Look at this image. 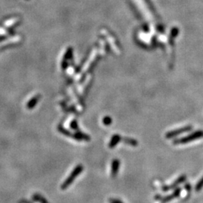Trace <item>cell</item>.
<instances>
[{
  "instance_id": "cell-1",
  "label": "cell",
  "mask_w": 203,
  "mask_h": 203,
  "mask_svg": "<svg viewBox=\"0 0 203 203\" xmlns=\"http://www.w3.org/2000/svg\"><path fill=\"white\" fill-rule=\"evenodd\" d=\"M83 169L84 167L82 165H78V166L72 170V172H71V174H70L69 176L65 179V181L63 183V184L61 185V189H62V190H65V189L68 188V187L73 183L74 180L77 178V177L81 174V172H83Z\"/></svg>"
},
{
  "instance_id": "cell-2",
  "label": "cell",
  "mask_w": 203,
  "mask_h": 203,
  "mask_svg": "<svg viewBox=\"0 0 203 203\" xmlns=\"http://www.w3.org/2000/svg\"><path fill=\"white\" fill-rule=\"evenodd\" d=\"M203 137V131H196L194 133H192L191 135H187V136L184 137V138H182L180 139L176 140L174 141V144H185L187 142H190L192 141H194L196 139H198V138H202Z\"/></svg>"
},
{
  "instance_id": "cell-3",
  "label": "cell",
  "mask_w": 203,
  "mask_h": 203,
  "mask_svg": "<svg viewBox=\"0 0 203 203\" xmlns=\"http://www.w3.org/2000/svg\"><path fill=\"white\" fill-rule=\"evenodd\" d=\"M180 191H181V190H180V188H177L174 192H173V194H171V195L167 196H165V197H162V196H156L155 198H156V199H159V201L162 202V203L169 202L172 201V199H175V198H178V197L180 196Z\"/></svg>"
},
{
  "instance_id": "cell-4",
  "label": "cell",
  "mask_w": 203,
  "mask_h": 203,
  "mask_svg": "<svg viewBox=\"0 0 203 203\" xmlns=\"http://www.w3.org/2000/svg\"><path fill=\"white\" fill-rule=\"evenodd\" d=\"M186 180H187V176H186L185 175H181L180 177H179L177 180H175L172 184H171V185H169V186H165V187H162V191L166 192V191H169V190H172V189L177 188V187H178L180 184L184 183Z\"/></svg>"
},
{
  "instance_id": "cell-5",
  "label": "cell",
  "mask_w": 203,
  "mask_h": 203,
  "mask_svg": "<svg viewBox=\"0 0 203 203\" xmlns=\"http://www.w3.org/2000/svg\"><path fill=\"white\" fill-rule=\"evenodd\" d=\"M191 128H192L191 127H184V128L180 129V130H174V131L169 132H168L167 133V135H166V138H172V137H175L178 135H180V134L182 133V132H186L190 130H191Z\"/></svg>"
},
{
  "instance_id": "cell-6",
  "label": "cell",
  "mask_w": 203,
  "mask_h": 203,
  "mask_svg": "<svg viewBox=\"0 0 203 203\" xmlns=\"http://www.w3.org/2000/svg\"><path fill=\"white\" fill-rule=\"evenodd\" d=\"M119 169H120V160L117 159H114L111 162V176L113 178H115L118 174Z\"/></svg>"
},
{
  "instance_id": "cell-7",
  "label": "cell",
  "mask_w": 203,
  "mask_h": 203,
  "mask_svg": "<svg viewBox=\"0 0 203 203\" xmlns=\"http://www.w3.org/2000/svg\"><path fill=\"white\" fill-rule=\"evenodd\" d=\"M120 140V135H115L112 137L110 143H109V148H114L117 144L119 143V141Z\"/></svg>"
},
{
  "instance_id": "cell-8",
  "label": "cell",
  "mask_w": 203,
  "mask_h": 203,
  "mask_svg": "<svg viewBox=\"0 0 203 203\" xmlns=\"http://www.w3.org/2000/svg\"><path fill=\"white\" fill-rule=\"evenodd\" d=\"M39 96H36V97H34V98H33V99H31V100L29 101V103H28V105H27V108H33L36 105V103H37V102L39 101Z\"/></svg>"
},
{
  "instance_id": "cell-9",
  "label": "cell",
  "mask_w": 203,
  "mask_h": 203,
  "mask_svg": "<svg viewBox=\"0 0 203 203\" xmlns=\"http://www.w3.org/2000/svg\"><path fill=\"white\" fill-rule=\"evenodd\" d=\"M34 199H36V201L39 202L40 203H47V202L46 201V199H44L43 197H41V196L36 195L34 196Z\"/></svg>"
},
{
  "instance_id": "cell-10",
  "label": "cell",
  "mask_w": 203,
  "mask_h": 203,
  "mask_svg": "<svg viewBox=\"0 0 203 203\" xmlns=\"http://www.w3.org/2000/svg\"><path fill=\"white\" fill-rule=\"evenodd\" d=\"M202 187H203V177H202V178L201 180L197 183L196 186V191H199V190H202Z\"/></svg>"
},
{
  "instance_id": "cell-11",
  "label": "cell",
  "mask_w": 203,
  "mask_h": 203,
  "mask_svg": "<svg viewBox=\"0 0 203 203\" xmlns=\"http://www.w3.org/2000/svg\"><path fill=\"white\" fill-rule=\"evenodd\" d=\"M124 141H125L126 143L130 144V145H133V146H135V145H137L136 141H135V140L130 139V138H126V140H124Z\"/></svg>"
},
{
  "instance_id": "cell-12",
  "label": "cell",
  "mask_w": 203,
  "mask_h": 203,
  "mask_svg": "<svg viewBox=\"0 0 203 203\" xmlns=\"http://www.w3.org/2000/svg\"><path fill=\"white\" fill-rule=\"evenodd\" d=\"M111 119L108 117H106L104 119H103V123L106 125H108V124H111Z\"/></svg>"
},
{
  "instance_id": "cell-13",
  "label": "cell",
  "mask_w": 203,
  "mask_h": 203,
  "mask_svg": "<svg viewBox=\"0 0 203 203\" xmlns=\"http://www.w3.org/2000/svg\"><path fill=\"white\" fill-rule=\"evenodd\" d=\"M110 203H124V202H122L120 200L117 199H111Z\"/></svg>"
}]
</instances>
